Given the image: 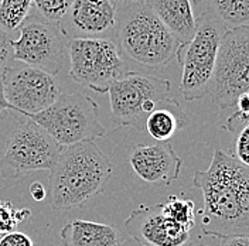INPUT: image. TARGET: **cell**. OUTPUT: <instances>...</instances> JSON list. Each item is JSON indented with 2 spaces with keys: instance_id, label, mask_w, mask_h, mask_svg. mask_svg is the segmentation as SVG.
<instances>
[{
  "instance_id": "obj_16",
  "label": "cell",
  "mask_w": 249,
  "mask_h": 246,
  "mask_svg": "<svg viewBox=\"0 0 249 246\" xmlns=\"http://www.w3.org/2000/svg\"><path fill=\"white\" fill-rule=\"evenodd\" d=\"M64 246H118L119 232L108 224L74 219L61 229Z\"/></svg>"
},
{
  "instance_id": "obj_26",
  "label": "cell",
  "mask_w": 249,
  "mask_h": 246,
  "mask_svg": "<svg viewBox=\"0 0 249 246\" xmlns=\"http://www.w3.org/2000/svg\"><path fill=\"white\" fill-rule=\"evenodd\" d=\"M219 246H249V235H233L222 238Z\"/></svg>"
},
{
  "instance_id": "obj_18",
  "label": "cell",
  "mask_w": 249,
  "mask_h": 246,
  "mask_svg": "<svg viewBox=\"0 0 249 246\" xmlns=\"http://www.w3.org/2000/svg\"><path fill=\"white\" fill-rule=\"evenodd\" d=\"M186 115L180 109L178 102L169 98L147 116L144 129L155 140L166 143L174 138L186 126Z\"/></svg>"
},
{
  "instance_id": "obj_20",
  "label": "cell",
  "mask_w": 249,
  "mask_h": 246,
  "mask_svg": "<svg viewBox=\"0 0 249 246\" xmlns=\"http://www.w3.org/2000/svg\"><path fill=\"white\" fill-rule=\"evenodd\" d=\"M33 0H1L0 4V29L13 33L24 23L30 15Z\"/></svg>"
},
{
  "instance_id": "obj_9",
  "label": "cell",
  "mask_w": 249,
  "mask_h": 246,
  "mask_svg": "<svg viewBox=\"0 0 249 246\" xmlns=\"http://www.w3.org/2000/svg\"><path fill=\"white\" fill-rule=\"evenodd\" d=\"M61 146L31 119L17 123L0 158V176L12 180L55 164Z\"/></svg>"
},
{
  "instance_id": "obj_33",
  "label": "cell",
  "mask_w": 249,
  "mask_h": 246,
  "mask_svg": "<svg viewBox=\"0 0 249 246\" xmlns=\"http://www.w3.org/2000/svg\"><path fill=\"white\" fill-rule=\"evenodd\" d=\"M197 1H200V0H191V3H193V6H194V4H196Z\"/></svg>"
},
{
  "instance_id": "obj_6",
  "label": "cell",
  "mask_w": 249,
  "mask_h": 246,
  "mask_svg": "<svg viewBox=\"0 0 249 246\" xmlns=\"http://www.w3.org/2000/svg\"><path fill=\"white\" fill-rule=\"evenodd\" d=\"M197 31L193 40L181 48L180 93L186 101H198L210 92L218 48L225 30L207 16L196 17Z\"/></svg>"
},
{
  "instance_id": "obj_22",
  "label": "cell",
  "mask_w": 249,
  "mask_h": 246,
  "mask_svg": "<svg viewBox=\"0 0 249 246\" xmlns=\"http://www.w3.org/2000/svg\"><path fill=\"white\" fill-rule=\"evenodd\" d=\"M72 3L74 0H33V6L36 7L37 13L54 24H60Z\"/></svg>"
},
{
  "instance_id": "obj_35",
  "label": "cell",
  "mask_w": 249,
  "mask_h": 246,
  "mask_svg": "<svg viewBox=\"0 0 249 246\" xmlns=\"http://www.w3.org/2000/svg\"><path fill=\"white\" fill-rule=\"evenodd\" d=\"M0 202H1V200H0Z\"/></svg>"
},
{
  "instance_id": "obj_19",
  "label": "cell",
  "mask_w": 249,
  "mask_h": 246,
  "mask_svg": "<svg viewBox=\"0 0 249 246\" xmlns=\"http://www.w3.org/2000/svg\"><path fill=\"white\" fill-rule=\"evenodd\" d=\"M161 211L171 222L186 231L190 232L196 225V204L193 200L170 195L169 200L161 204Z\"/></svg>"
},
{
  "instance_id": "obj_5",
  "label": "cell",
  "mask_w": 249,
  "mask_h": 246,
  "mask_svg": "<svg viewBox=\"0 0 249 246\" xmlns=\"http://www.w3.org/2000/svg\"><path fill=\"white\" fill-rule=\"evenodd\" d=\"M169 79L155 74L127 71L112 82L109 88L110 112L119 126L144 129L147 116L170 96Z\"/></svg>"
},
{
  "instance_id": "obj_8",
  "label": "cell",
  "mask_w": 249,
  "mask_h": 246,
  "mask_svg": "<svg viewBox=\"0 0 249 246\" xmlns=\"http://www.w3.org/2000/svg\"><path fill=\"white\" fill-rule=\"evenodd\" d=\"M68 55L71 79L98 93H108L112 82L129 71L112 40L74 38Z\"/></svg>"
},
{
  "instance_id": "obj_31",
  "label": "cell",
  "mask_w": 249,
  "mask_h": 246,
  "mask_svg": "<svg viewBox=\"0 0 249 246\" xmlns=\"http://www.w3.org/2000/svg\"><path fill=\"white\" fill-rule=\"evenodd\" d=\"M115 4H119V3H140V1H144V0H112Z\"/></svg>"
},
{
  "instance_id": "obj_24",
  "label": "cell",
  "mask_w": 249,
  "mask_h": 246,
  "mask_svg": "<svg viewBox=\"0 0 249 246\" xmlns=\"http://www.w3.org/2000/svg\"><path fill=\"white\" fill-rule=\"evenodd\" d=\"M235 158L249 167V122L238 130L235 139Z\"/></svg>"
},
{
  "instance_id": "obj_30",
  "label": "cell",
  "mask_w": 249,
  "mask_h": 246,
  "mask_svg": "<svg viewBox=\"0 0 249 246\" xmlns=\"http://www.w3.org/2000/svg\"><path fill=\"white\" fill-rule=\"evenodd\" d=\"M118 246H142V245L138 244L135 239H132V238H130V239H124V241H122V242H121Z\"/></svg>"
},
{
  "instance_id": "obj_34",
  "label": "cell",
  "mask_w": 249,
  "mask_h": 246,
  "mask_svg": "<svg viewBox=\"0 0 249 246\" xmlns=\"http://www.w3.org/2000/svg\"><path fill=\"white\" fill-rule=\"evenodd\" d=\"M0 4H1V0H0Z\"/></svg>"
},
{
  "instance_id": "obj_14",
  "label": "cell",
  "mask_w": 249,
  "mask_h": 246,
  "mask_svg": "<svg viewBox=\"0 0 249 246\" xmlns=\"http://www.w3.org/2000/svg\"><path fill=\"white\" fill-rule=\"evenodd\" d=\"M130 166L140 180L152 185H170L177 180L183 161L170 141L138 144L130 153Z\"/></svg>"
},
{
  "instance_id": "obj_15",
  "label": "cell",
  "mask_w": 249,
  "mask_h": 246,
  "mask_svg": "<svg viewBox=\"0 0 249 246\" xmlns=\"http://www.w3.org/2000/svg\"><path fill=\"white\" fill-rule=\"evenodd\" d=\"M144 3L181 46L193 40L197 23L191 0H144Z\"/></svg>"
},
{
  "instance_id": "obj_11",
  "label": "cell",
  "mask_w": 249,
  "mask_h": 246,
  "mask_svg": "<svg viewBox=\"0 0 249 246\" xmlns=\"http://www.w3.org/2000/svg\"><path fill=\"white\" fill-rule=\"evenodd\" d=\"M1 78L6 101L23 116L44 110L61 95L60 84L54 75L29 65H12L1 74Z\"/></svg>"
},
{
  "instance_id": "obj_29",
  "label": "cell",
  "mask_w": 249,
  "mask_h": 246,
  "mask_svg": "<svg viewBox=\"0 0 249 246\" xmlns=\"http://www.w3.org/2000/svg\"><path fill=\"white\" fill-rule=\"evenodd\" d=\"M236 105H238V113L242 115L247 121H249V92L242 95L238 99Z\"/></svg>"
},
{
  "instance_id": "obj_28",
  "label": "cell",
  "mask_w": 249,
  "mask_h": 246,
  "mask_svg": "<svg viewBox=\"0 0 249 246\" xmlns=\"http://www.w3.org/2000/svg\"><path fill=\"white\" fill-rule=\"evenodd\" d=\"M10 110H13L12 106L9 105V102L6 101V98H4V91H3V78L0 75V121L1 119H4L6 118V115L10 112Z\"/></svg>"
},
{
  "instance_id": "obj_1",
  "label": "cell",
  "mask_w": 249,
  "mask_h": 246,
  "mask_svg": "<svg viewBox=\"0 0 249 246\" xmlns=\"http://www.w3.org/2000/svg\"><path fill=\"white\" fill-rule=\"evenodd\" d=\"M193 184L202 193L204 235H249V167L218 149L210 167L194 174Z\"/></svg>"
},
{
  "instance_id": "obj_2",
  "label": "cell",
  "mask_w": 249,
  "mask_h": 246,
  "mask_svg": "<svg viewBox=\"0 0 249 246\" xmlns=\"http://www.w3.org/2000/svg\"><path fill=\"white\" fill-rule=\"evenodd\" d=\"M115 38L126 65L130 62L149 74L178 61L183 48L144 1L116 4Z\"/></svg>"
},
{
  "instance_id": "obj_10",
  "label": "cell",
  "mask_w": 249,
  "mask_h": 246,
  "mask_svg": "<svg viewBox=\"0 0 249 246\" xmlns=\"http://www.w3.org/2000/svg\"><path fill=\"white\" fill-rule=\"evenodd\" d=\"M13 50L15 61L55 75L64 67L68 46L58 24L47 21L41 16H33L20 26Z\"/></svg>"
},
{
  "instance_id": "obj_12",
  "label": "cell",
  "mask_w": 249,
  "mask_h": 246,
  "mask_svg": "<svg viewBox=\"0 0 249 246\" xmlns=\"http://www.w3.org/2000/svg\"><path fill=\"white\" fill-rule=\"evenodd\" d=\"M65 38L115 37L116 4L112 0H74L68 13L60 21Z\"/></svg>"
},
{
  "instance_id": "obj_27",
  "label": "cell",
  "mask_w": 249,
  "mask_h": 246,
  "mask_svg": "<svg viewBox=\"0 0 249 246\" xmlns=\"http://www.w3.org/2000/svg\"><path fill=\"white\" fill-rule=\"evenodd\" d=\"M29 193H30L31 198L34 201H37V202H41V201H44L47 198L46 187L41 184V183H38V181H34L30 185Z\"/></svg>"
},
{
  "instance_id": "obj_23",
  "label": "cell",
  "mask_w": 249,
  "mask_h": 246,
  "mask_svg": "<svg viewBox=\"0 0 249 246\" xmlns=\"http://www.w3.org/2000/svg\"><path fill=\"white\" fill-rule=\"evenodd\" d=\"M15 61V50H13V38L10 33H6L0 29V75L12 67Z\"/></svg>"
},
{
  "instance_id": "obj_17",
  "label": "cell",
  "mask_w": 249,
  "mask_h": 246,
  "mask_svg": "<svg viewBox=\"0 0 249 246\" xmlns=\"http://www.w3.org/2000/svg\"><path fill=\"white\" fill-rule=\"evenodd\" d=\"M193 10L196 17L207 16L225 31L249 23V0H200Z\"/></svg>"
},
{
  "instance_id": "obj_32",
  "label": "cell",
  "mask_w": 249,
  "mask_h": 246,
  "mask_svg": "<svg viewBox=\"0 0 249 246\" xmlns=\"http://www.w3.org/2000/svg\"><path fill=\"white\" fill-rule=\"evenodd\" d=\"M184 246H204V245H201V244H190V242H188V244H186Z\"/></svg>"
},
{
  "instance_id": "obj_7",
  "label": "cell",
  "mask_w": 249,
  "mask_h": 246,
  "mask_svg": "<svg viewBox=\"0 0 249 246\" xmlns=\"http://www.w3.org/2000/svg\"><path fill=\"white\" fill-rule=\"evenodd\" d=\"M249 92V27L242 26L224 33L208 95L219 108L235 106Z\"/></svg>"
},
{
  "instance_id": "obj_21",
  "label": "cell",
  "mask_w": 249,
  "mask_h": 246,
  "mask_svg": "<svg viewBox=\"0 0 249 246\" xmlns=\"http://www.w3.org/2000/svg\"><path fill=\"white\" fill-rule=\"evenodd\" d=\"M31 216V211L27 208H16L10 201L0 202V238L6 233L16 231L18 224L24 222Z\"/></svg>"
},
{
  "instance_id": "obj_25",
  "label": "cell",
  "mask_w": 249,
  "mask_h": 246,
  "mask_svg": "<svg viewBox=\"0 0 249 246\" xmlns=\"http://www.w3.org/2000/svg\"><path fill=\"white\" fill-rule=\"evenodd\" d=\"M0 246H34V244L29 235L13 231L0 238Z\"/></svg>"
},
{
  "instance_id": "obj_3",
  "label": "cell",
  "mask_w": 249,
  "mask_h": 246,
  "mask_svg": "<svg viewBox=\"0 0 249 246\" xmlns=\"http://www.w3.org/2000/svg\"><path fill=\"white\" fill-rule=\"evenodd\" d=\"M112 176V163L93 143L64 146L50 170V204L55 210H72L104 193Z\"/></svg>"
},
{
  "instance_id": "obj_4",
  "label": "cell",
  "mask_w": 249,
  "mask_h": 246,
  "mask_svg": "<svg viewBox=\"0 0 249 246\" xmlns=\"http://www.w3.org/2000/svg\"><path fill=\"white\" fill-rule=\"evenodd\" d=\"M24 118L41 126L61 147L93 141L107 133L96 102L84 93H61L51 106Z\"/></svg>"
},
{
  "instance_id": "obj_13",
  "label": "cell",
  "mask_w": 249,
  "mask_h": 246,
  "mask_svg": "<svg viewBox=\"0 0 249 246\" xmlns=\"http://www.w3.org/2000/svg\"><path fill=\"white\" fill-rule=\"evenodd\" d=\"M132 239L142 246H184L190 232L171 222L161 211V204L140 205L124 221Z\"/></svg>"
}]
</instances>
